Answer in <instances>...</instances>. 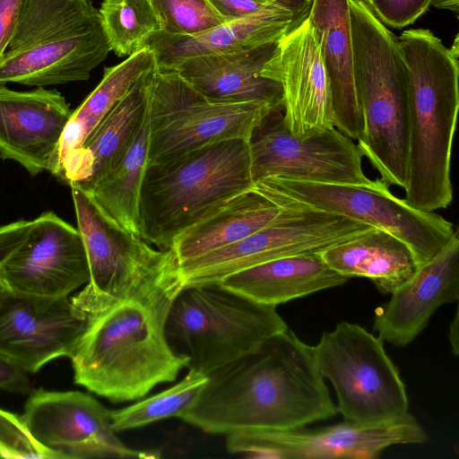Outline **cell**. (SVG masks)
<instances>
[{
	"label": "cell",
	"mask_w": 459,
	"mask_h": 459,
	"mask_svg": "<svg viewBox=\"0 0 459 459\" xmlns=\"http://www.w3.org/2000/svg\"><path fill=\"white\" fill-rule=\"evenodd\" d=\"M337 412L313 346L287 327L210 374L178 418L204 432L228 435L302 428Z\"/></svg>",
	"instance_id": "6da1fadb"
},
{
	"label": "cell",
	"mask_w": 459,
	"mask_h": 459,
	"mask_svg": "<svg viewBox=\"0 0 459 459\" xmlns=\"http://www.w3.org/2000/svg\"><path fill=\"white\" fill-rule=\"evenodd\" d=\"M174 299L125 301L88 316L70 357L74 383L122 403L175 381L189 361L171 350L165 336V320Z\"/></svg>",
	"instance_id": "7a4b0ae2"
},
{
	"label": "cell",
	"mask_w": 459,
	"mask_h": 459,
	"mask_svg": "<svg viewBox=\"0 0 459 459\" xmlns=\"http://www.w3.org/2000/svg\"><path fill=\"white\" fill-rule=\"evenodd\" d=\"M409 76V157L404 202L423 212L453 200L451 156L459 109L458 56L427 29L398 37Z\"/></svg>",
	"instance_id": "3957f363"
},
{
	"label": "cell",
	"mask_w": 459,
	"mask_h": 459,
	"mask_svg": "<svg viewBox=\"0 0 459 459\" xmlns=\"http://www.w3.org/2000/svg\"><path fill=\"white\" fill-rule=\"evenodd\" d=\"M353 74L363 129L357 145L388 186L404 188L409 76L398 38L360 0H348Z\"/></svg>",
	"instance_id": "277c9868"
},
{
	"label": "cell",
	"mask_w": 459,
	"mask_h": 459,
	"mask_svg": "<svg viewBox=\"0 0 459 459\" xmlns=\"http://www.w3.org/2000/svg\"><path fill=\"white\" fill-rule=\"evenodd\" d=\"M254 186L245 139L212 143L147 165L140 194L142 239L170 249L185 230Z\"/></svg>",
	"instance_id": "5b68a950"
},
{
	"label": "cell",
	"mask_w": 459,
	"mask_h": 459,
	"mask_svg": "<svg viewBox=\"0 0 459 459\" xmlns=\"http://www.w3.org/2000/svg\"><path fill=\"white\" fill-rule=\"evenodd\" d=\"M111 48L91 0H22L0 59V83L86 81Z\"/></svg>",
	"instance_id": "8992f818"
},
{
	"label": "cell",
	"mask_w": 459,
	"mask_h": 459,
	"mask_svg": "<svg viewBox=\"0 0 459 459\" xmlns=\"http://www.w3.org/2000/svg\"><path fill=\"white\" fill-rule=\"evenodd\" d=\"M78 230L90 279L74 305L88 316L125 301L174 299L183 288L170 249L156 250L112 221L80 187L72 186Z\"/></svg>",
	"instance_id": "52a82bcc"
},
{
	"label": "cell",
	"mask_w": 459,
	"mask_h": 459,
	"mask_svg": "<svg viewBox=\"0 0 459 459\" xmlns=\"http://www.w3.org/2000/svg\"><path fill=\"white\" fill-rule=\"evenodd\" d=\"M287 327L275 306L212 283L184 286L164 332L171 350L188 359V368L209 376Z\"/></svg>",
	"instance_id": "ba28073f"
},
{
	"label": "cell",
	"mask_w": 459,
	"mask_h": 459,
	"mask_svg": "<svg viewBox=\"0 0 459 459\" xmlns=\"http://www.w3.org/2000/svg\"><path fill=\"white\" fill-rule=\"evenodd\" d=\"M278 111L263 101L211 100L175 70L155 65L149 96L147 165L167 161L215 142L249 141Z\"/></svg>",
	"instance_id": "9c48e42d"
},
{
	"label": "cell",
	"mask_w": 459,
	"mask_h": 459,
	"mask_svg": "<svg viewBox=\"0 0 459 459\" xmlns=\"http://www.w3.org/2000/svg\"><path fill=\"white\" fill-rule=\"evenodd\" d=\"M388 186L380 178L337 185L272 177L255 181L253 189L278 206L310 207L384 230L405 242L420 266L442 250L457 229L435 212L410 206Z\"/></svg>",
	"instance_id": "30bf717a"
},
{
	"label": "cell",
	"mask_w": 459,
	"mask_h": 459,
	"mask_svg": "<svg viewBox=\"0 0 459 459\" xmlns=\"http://www.w3.org/2000/svg\"><path fill=\"white\" fill-rule=\"evenodd\" d=\"M318 369L335 391L343 421L376 426L408 417L409 400L384 341L362 326L341 322L313 346Z\"/></svg>",
	"instance_id": "8fae6325"
},
{
	"label": "cell",
	"mask_w": 459,
	"mask_h": 459,
	"mask_svg": "<svg viewBox=\"0 0 459 459\" xmlns=\"http://www.w3.org/2000/svg\"><path fill=\"white\" fill-rule=\"evenodd\" d=\"M265 227L233 244L179 263L183 286L212 284L281 257L319 252L372 228L345 216L296 204L279 206Z\"/></svg>",
	"instance_id": "7c38bea8"
},
{
	"label": "cell",
	"mask_w": 459,
	"mask_h": 459,
	"mask_svg": "<svg viewBox=\"0 0 459 459\" xmlns=\"http://www.w3.org/2000/svg\"><path fill=\"white\" fill-rule=\"evenodd\" d=\"M428 435L408 417L381 425L359 427L342 422L316 429H247L227 435V450L250 458L374 459L392 446L422 444Z\"/></svg>",
	"instance_id": "4fadbf2b"
},
{
	"label": "cell",
	"mask_w": 459,
	"mask_h": 459,
	"mask_svg": "<svg viewBox=\"0 0 459 459\" xmlns=\"http://www.w3.org/2000/svg\"><path fill=\"white\" fill-rule=\"evenodd\" d=\"M254 181L278 177L322 184L365 185L362 153L335 126L295 137L282 119L264 123L249 140Z\"/></svg>",
	"instance_id": "5bb4252c"
},
{
	"label": "cell",
	"mask_w": 459,
	"mask_h": 459,
	"mask_svg": "<svg viewBox=\"0 0 459 459\" xmlns=\"http://www.w3.org/2000/svg\"><path fill=\"white\" fill-rule=\"evenodd\" d=\"M22 418L31 436L60 459L159 458L158 450H136L116 436L111 413L79 391H34Z\"/></svg>",
	"instance_id": "9a60e30c"
},
{
	"label": "cell",
	"mask_w": 459,
	"mask_h": 459,
	"mask_svg": "<svg viewBox=\"0 0 459 459\" xmlns=\"http://www.w3.org/2000/svg\"><path fill=\"white\" fill-rule=\"evenodd\" d=\"M11 294L56 299L69 297L90 279L82 236L52 212L33 221L22 242L0 264Z\"/></svg>",
	"instance_id": "2e32d148"
},
{
	"label": "cell",
	"mask_w": 459,
	"mask_h": 459,
	"mask_svg": "<svg viewBox=\"0 0 459 459\" xmlns=\"http://www.w3.org/2000/svg\"><path fill=\"white\" fill-rule=\"evenodd\" d=\"M88 315L70 297L46 299L11 294L0 307V354L28 373L71 357Z\"/></svg>",
	"instance_id": "e0dca14e"
},
{
	"label": "cell",
	"mask_w": 459,
	"mask_h": 459,
	"mask_svg": "<svg viewBox=\"0 0 459 459\" xmlns=\"http://www.w3.org/2000/svg\"><path fill=\"white\" fill-rule=\"evenodd\" d=\"M261 74L282 91V122L295 137L334 126L319 41L307 17L282 37Z\"/></svg>",
	"instance_id": "ac0fdd59"
},
{
	"label": "cell",
	"mask_w": 459,
	"mask_h": 459,
	"mask_svg": "<svg viewBox=\"0 0 459 459\" xmlns=\"http://www.w3.org/2000/svg\"><path fill=\"white\" fill-rule=\"evenodd\" d=\"M72 113L56 90L17 91L0 83V157L32 176L49 171Z\"/></svg>",
	"instance_id": "d6986e66"
},
{
	"label": "cell",
	"mask_w": 459,
	"mask_h": 459,
	"mask_svg": "<svg viewBox=\"0 0 459 459\" xmlns=\"http://www.w3.org/2000/svg\"><path fill=\"white\" fill-rule=\"evenodd\" d=\"M313 0H273L246 17L225 22L191 36L159 31L147 46L154 53L156 67L169 69L199 56L235 52L279 41L309 13Z\"/></svg>",
	"instance_id": "ffe728a7"
},
{
	"label": "cell",
	"mask_w": 459,
	"mask_h": 459,
	"mask_svg": "<svg viewBox=\"0 0 459 459\" xmlns=\"http://www.w3.org/2000/svg\"><path fill=\"white\" fill-rule=\"evenodd\" d=\"M458 235L457 230L442 250L377 310L374 329L383 341L398 347L411 343L440 306L458 300Z\"/></svg>",
	"instance_id": "44dd1931"
},
{
	"label": "cell",
	"mask_w": 459,
	"mask_h": 459,
	"mask_svg": "<svg viewBox=\"0 0 459 459\" xmlns=\"http://www.w3.org/2000/svg\"><path fill=\"white\" fill-rule=\"evenodd\" d=\"M152 70L133 84L79 149L60 161L53 176L88 192L117 168L147 115Z\"/></svg>",
	"instance_id": "7402d4cb"
},
{
	"label": "cell",
	"mask_w": 459,
	"mask_h": 459,
	"mask_svg": "<svg viewBox=\"0 0 459 459\" xmlns=\"http://www.w3.org/2000/svg\"><path fill=\"white\" fill-rule=\"evenodd\" d=\"M278 41L235 52L194 56L169 68L205 97L222 102L263 101L282 108L281 85L261 72Z\"/></svg>",
	"instance_id": "603a6c76"
},
{
	"label": "cell",
	"mask_w": 459,
	"mask_h": 459,
	"mask_svg": "<svg viewBox=\"0 0 459 459\" xmlns=\"http://www.w3.org/2000/svg\"><path fill=\"white\" fill-rule=\"evenodd\" d=\"M307 17L320 45L334 126L358 141L363 123L353 74L348 0H313Z\"/></svg>",
	"instance_id": "cb8c5ba5"
},
{
	"label": "cell",
	"mask_w": 459,
	"mask_h": 459,
	"mask_svg": "<svg viewBox=\"0 0 459 459\" xmlns=\"http://www.w3.org/2000/svg\"><path fill=\"white\" fill-rule=\"evenodd\" d=\"M348 279L314 252L270 260L230 274L218 283L256 302L276 307L338 287Z\"/></svg>",
	"instance_id": "d4e9b609"
},
{
	"label": "cell",
	"mask_w": 459,
	"mask_h": 459,
	"mask_svg": "<svg viewBox=\"0 0 459 459\" xmlns=\"http://www.w3.org/2000/svg\"><path fill=\"white\" fill-rule=\"evenodd\" d=\"M317 253L337 273L368 278L383 294H392L420 267L405 242L376 227Z\"/></svg>",
	"instance_id": "484cf974"
},
{
	"label": "cell",
	"mask_w": 459,
	"mask_h": 459,
	"mask_svg": "<svg viewBox=\"0 0 459 459\" xmlns=\"http://www.w3.org/2000/svg\"><path fill=\"white\" fill-rule=\"evenodd\" d=\"M281 208L254 189L240 194L174 241L178 264L239 241L272 222Z\"/></svg>",
	"instance_id": "4316f807"
},
{
	"label": "cell",
	"mask_w": 459,
	"mask_h": 459,
	"mask_svg": "<svg viewBox=\"0 0 459 459\" xmlns=\"http://www.w3.org/2000/svg\"><path fill=\"white\" fill-rule=\"evenodd\" d=\"M156 65L149 47L134 52L114 66L104 68L101 81L85 100L73 111L61 137L49 172L54 175L60 161L79 149L111 108L127 93L133 84Z\"/></svg>",
	"instance_id": "83f0119b"
},
{
	"label": "cell",
	"mask_w": 459,
	"mask_h": 459,
	"mask_svg": "<svg viewBox=\"0 0 459 459\" xmlns=\"http://www.w3.org/2000/svg\"><path fill=\"white\" fill-rule=\"evenodd\" d=\"M149 134L147 112L122 162L85 192L112 221L141 238L140 194L148 164Z\"/></svg>",
	"instance_id": "f1b7e54d"
},
{
	"label": "cell",
	"mask_w": 459,
	"mask_h": 459,
	"mask_svg": "<svg viewBox=\"0 0 459 459\" xmlns=\"http://www.w3.org/2000/svg\"><path fill=\"white\" fill-rule=\"evenodd\" d=\"M98 10L111 50L118 56L144 48L162 30L149 0H102Z\"/></svg>",
	"instance_id": "f546056e"
},
{
	"label": "cell",
	"mask_w": 459,
	"mask_h": 459,
	"mask_svg": "<svg viewBox=\"0 0 459 459\" xmlns=\"http://www.w3.org/2000/svg\"><path fill=\"white\" fill-rule=\"evenodd\" d=\"M207 379L208 376L188 368L186 377L167 390L128 407L110 411L113 429L118 432L178 417L193 404Z\"/></svg>",
	"instance_id": "4dcf8cb0"
},
{
	"label": "cell",
	"mask_w": 459,
	"mask_h": 459,
	"mask_svg": "<svg viewBox=\"0 0 459 459\" xmlns=\"http://www.w3.org/2000/svg\"><path fill=\"white\" fill-rule=\"evenodd\" d=\"M149 2L160 20L161 31L167 34L195 35L225 22L207 0H149Z\"/></svg>",
	"instance_id": "1f68e13d"
},
{
	"label": "cell",
	"mask_w": 459,
	"mask_h": 459,
	"mask_svg": "<svg viewBox=\"0 0 459 459\" xmlns=\"http://www.w3.org/2000/svg\"><path fill=\"white\" fill-rule=\"evenodd\" d=\"M0 457L60 459L30 433L22 416L0 408Z\"/></svg>",
	"instance_id": "d6a6232c"
},
{
	"label": "cell",
	"mask_w": 459,
	"mask_h": 459,
	"mask_svg": "<svg viewBox=\"0 0 459 459\" xmlns=\"http://www.w3.org/2000/svg\"><path fill=\"white\" fill-rule=\"evenodd\" d=\"M433 0H364L385 25L401 29L412 24L425 13Z\"/></svg>",
	"instance_id": "836d02e7"
},
{
	"label": "cell",
	"mask_w": 459,
	"mask_h": 459,
	"mask_svg": "<svg viewBox=\"0 0 459 459\" xmlns=\"http://www.w3.org/2000/svg\"><path fill=\"white\" fill-rule=\"evenodd\" d=\"M214 11L230 22L252 14L273 0H207Z\"/></svg>",
	"instance_id": "e575fe53"
},
{
	"label": "cell",
	"mask_w": 459,
	"mask_h": 459,
	"mask_svg": "<svg viewBox=\"0 0 459 459\" xmlns=\"http://www.w3.org/2000/svg\"><path fill=\"white\" fill-rule=\"evenodd\" d=\"M28 372L9 358L0 354V389L27 393L30 388Z\"/></svg>",
	"instance_id": "d590c367"
},
{
	"label": "cell",
	"mask_w": 459,
	"mask_h": 459,
	"mask_svg": "<svg viewBox=\"0 0 459 459\" xmlns=\"http://www.w3.org/2000/svg\"><path fill=\"white\" fill-rule=\"evenodd\" d=\"M22 0H0V59L12 39Z\"/></svg>",
	"instance_id": "8d00e7d4"
},
{
	"label": "cell",
	"mask_w": 459,
	"mask_h": 459,
	"mask_svg": "<svg viewBox=\"0 0 459 459\" xmlns=\"http://www.w3.org/2000/svg\"><path fill=\"white\" fill-rule=\"evenodd\" d=\"M31 221H18L0 226V264L24 239Z\"/></svg>",
	"instance_id": "74e56055"
},
{
	"label": "cell",
	"mask_w": 459,
	"mask_h": 459,
	"mask_svg": "<svg viewBox=\"0 0 459 459\" xmlns=\"http://www.w3.org/2000/svg\"><path fill=\"white\" fill-rule=\"evenodd\" d=\"M448 339L452 348V353L457 356L459 354V313L455 311L454 319L450 323Z\"/></svg>",
	"instance_id": "f35d334b"
},
{
	"label": "cell",
	"mask_w": 459,
	"mask_h": 459,
	"mask_svg": "<svg viewBox=\"0 0 459 459\" xmlns=\"http://www.w3.org/2000/svg\"><path fill=\"white\" fill-rule=\"evenodd\" d=\"M459 0H433L431 4L438 9H446L453 12L455 15L459 11Z\"/></svg>",
	"instance_id": "ab89813d"
},
{
	"label": "cell",
	"mask_w": 459,
	"mask_h": 459,
	"mask_svg": "<svg viewBox=\"0 0 459 459\" xmlns=\"http://www.w3.org/2000/svg\"><path fill=\"white\" fill-rule=\"evenodd\" d=\"M10 295V291L0 278V307Z\"/></svg>",
	"instance_id": "60d3db41"
},
{
	"label": "cell",
	"mask_w": 459,
	"mask_h": 459,
	"mask_svg": "<svg viewBox=\"0 0 459 459\" xmlns=\"http://www.w3.org/2000/svg\"><path fill=\"white\" fill-rule=\"evenodd\" d=\"M360 1H362V2H363L364 0H360Z\"/></svg>",
	"instance_id": "b9f144b4"
}]
</instances>
